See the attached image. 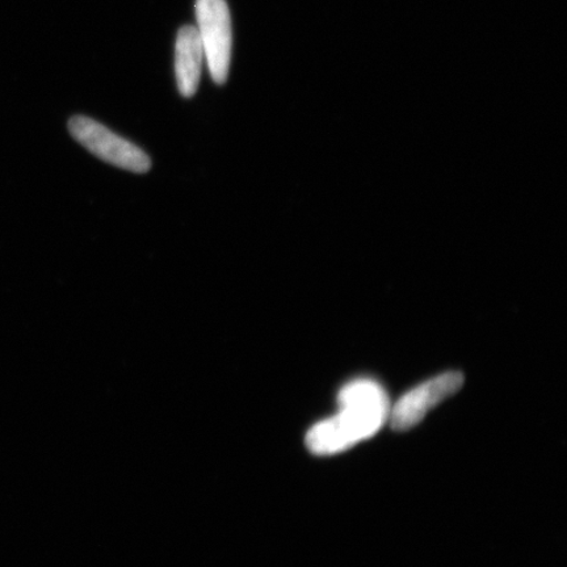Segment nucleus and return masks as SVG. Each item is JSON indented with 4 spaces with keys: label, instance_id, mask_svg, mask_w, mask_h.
Wrapping results in <instances>:
<instances>
[{
    "label": "nucleus",
    "instance_id": "1",
    "mask_svg": "<svg viewBox=\"0 0 567 567\" xmlns=\"http://www.w3.org/2000/svg\"><path fill=\"white\" fill-rule=\"evenodd\" d=\"M339 413L313 425L307 445L318 456L337 455L368 441L389 420L390 401L378 381L357 379L338 394Z\"/></svg>",
    "mask_w": 567,
    "mask_h": 567
},
{
    "label": "nucleus",
    "instance_id": "2",
    "mask_svg": "<svg viewBox=\"0 0 567 567\" xmlns=\"http://www.w3.org/2000/svg\"><path fill=\"white\" fill-rule=\"evenodd\" d=\"M69 132L90 153L110 165L136 174H145L152 167V161L144 151L95 120L86 116L71 117Z\"/></svg>",
    "mask_w": 567,
    "mask_h": 567
},
{
    "label": "nucleus",
    "instance_id": "3",
    "mask_svg": "<svg viewBox=\"0 0 567 567\" xmlns=\"http://www.w3.org/2000/svg\"><path fill=\"white\" fill-rule=\"evenodd\" d=\"M197 27L204 56L213 81L224 84L228 81L231 62V18L226 0H196Z\"/></svg>",
    "mask_w": 567,
    "mask_h": 567
},
{
    "label": "nucleus",
    "instance_id": "4",
    "mask_svg": "<svg viewBox=\"0 0 567 567\" xmlns=\"http://www.w3.org/2000/svg\"><path fill=\"white\" fill-rule=\"evenodd\" d=\"M464 374L450 371L423 382L402 395L394 406H390L389 420L394 431H408L420 424L429 411L449 396L456 394L464 385Z\"/></svg>",
    "mask_w": 567,
    "mask_h": 567
},
{
    "label": "nucleus",
    "instance_id": "5",
    "mask_svg": "<svg viewBox=\"0 0 567 567\" xmlns=\"http://www.w3.org/2000/svg\"><path fill=\"white\" fill-rule=\"evenodd\" d=\"M204 49L194 25L177 32L175 45V75L177 89L184 97H193L200 84Z\"/></svg>",
    "mask_w": 567,
    "mask_h": 567
}]
</instances>
